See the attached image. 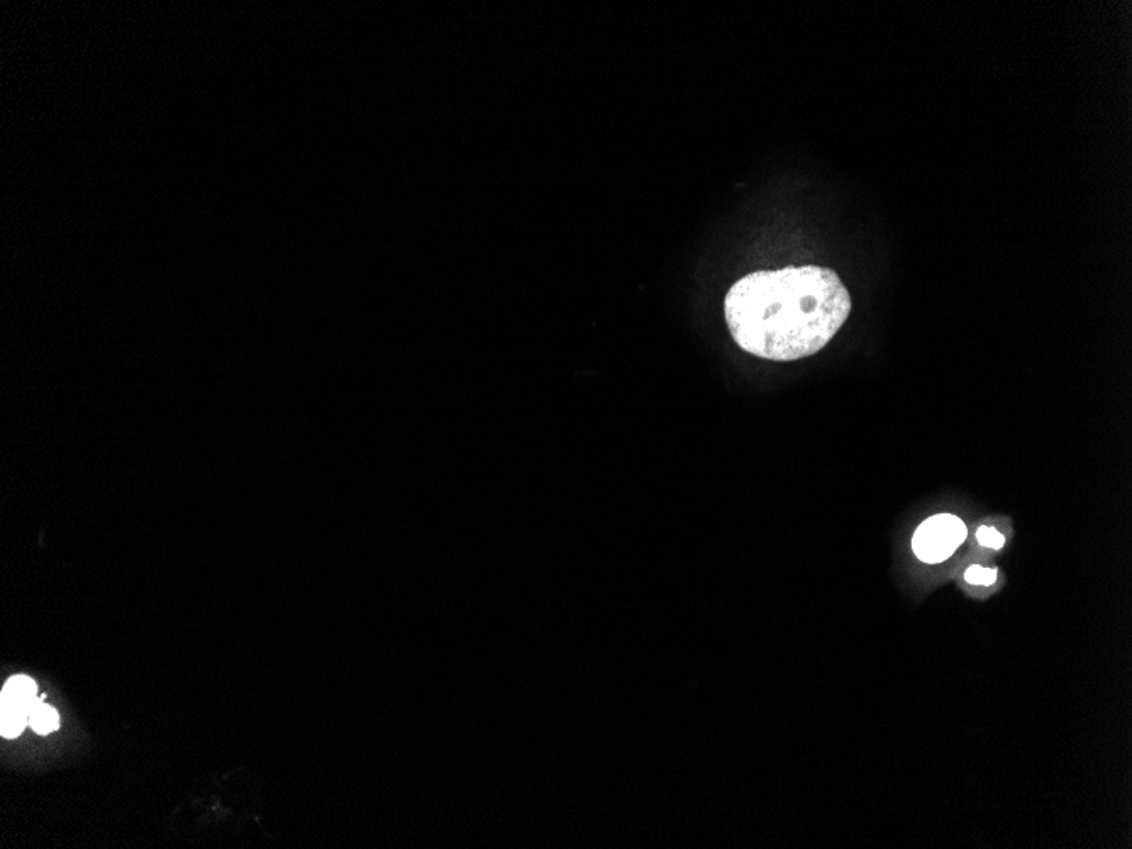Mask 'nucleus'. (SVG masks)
<instances>
[{"label":"nucleus","mask_w":1132,"mask_h":849,"mask_svg":"<svg viewBox=\"0 0 1132 849\" xmlns=\"http://www.w3.org/2000/svg\"><path fill=\"white\" fill-rule=\"evenodd\" d=\"M741 350L770 361L816 355L843 328L851 297L831 268L805 265L739 278L724 300Z\"/></svg>","instance_id":"nucleus-1"},{"label":"nucleus","mask_w":1132,"mask_h":849,"mask_svg":"<svg viewBox=\"0 0 1132 849\" xmlns=\"http://www.w3.org/2000/svg\"><path fill=\"white\" fill-rule=\"evenodd\" d=\"M977 539L978 543L985 546V548H992V550H1002V548H1004V536L995 528L982 526V528L977 531Z\"/></svg>","instance_id":"nucleus-6"},{"label":"nucleus","mask_w":1132,"mask_h":849,"mask_svg":"<svg viewBox=\"0 0 1132 849\" xmlns=\"http://www.w3.org/2000/svg\"><path fill=\"white\" fill-rule=\"evenodd\" d=\"M965 580L973 585H983V587H990L994 585L997 580V570L995 568H983L980 565H973L966 570Z\"/></svg>","instance_id":"nucleus-5"},{"label":"nucleus","mask_w":1132,"mask_h":849,"mask_svg":"<svg viewBox=\"0 0 1132 849\" xmlns=\"http://www.w3.org/2000/svg\"><path fill=\"white\" fill-rule=\"evenodd\" d=\"M966 539L965 522L951 514H938L922 522L912 538V548L924 563H941L953 555Z\"/></svg>","instance_id":"nucleus-2"},{"label":"nucleus","mask_w":1132,"mask_h":849,"mask_svg":"<svg viewBox=\"0 0 1132 849\" xmlns=\"http://www.w3.org/2000/svg\"><path fill=\"white\" fill-rule=\"evenodd\" d=\"M29 726L33 729L34 733L46 736V734L53 733L60 727V716L58 712L45 704L43 700H39L38 704L34 705L33 711L29 714Z\"/></svg>","instance_id":"nucleus-4"},{"label":"nucleus","mask_w":1132,"mask_h":849,"mask_svg":"<svg viewBox=\"0 0 1132 849\" xmlns=\"http://www.w3.org/2000/svg\"><path fill=\"white\" fill-rule=\"evenodd\" d=\"M38 683L26 675L9 678L0 697V733L17 738L29 726V714L38 704Z\"/></svg>","instance_id":"nucleus-3"}]
</instances>
